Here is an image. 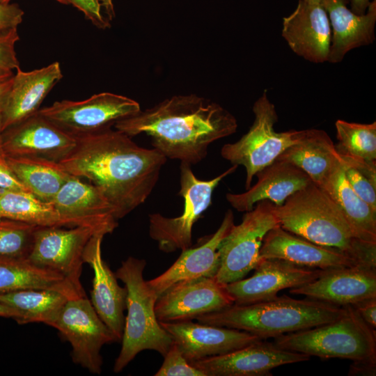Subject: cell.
<instances>
[{"mask_svg":"<svg viewBox=\"0 0 376 376\" xmlns=\"http://www.w3.org/2000/svg\"><path fill=\"white\" fill-rule=\"evenodd\" d=\"M155 376H205L204 373L191 365L173 341L164 356V361Z\"/></svg>","mask_w":376,"mask_h":376,"instance_id":"cell-36","label":"cell"},{"mask_svg":"<svg viewBox=\"0 0 376 376\" xmlns=\"http://www.w3.org/2000/svg\"><path fill=\"white\" fill-rule=\"evenodd\" d=\"M49 326L56 329L70 343L74 363L93 374L101 373V348L118 340L86 295L69 299Z\"/></svg>","mask_w":376,"mask_h":376,"instance_id":"cell-11","label":"cell"},{"mask_svg":"<svg viewBox=\"0 0 376 376\" xmlns=\"http://www.w3.org/2000/svg\"><path fill=\"white\" fill-rule=\"evenodd\" d=\"M63 76L57 61L27 72L18 68L1 113L2 130L36 113L43 100Z\"/></svg>","mask_w":376,"mask_h":376,"instance_id":"cell-25","label":"cell"},{"mask_svg":"<svg viewBox=\"0 0 376 376\" xmlns=\"http://www.w3.org/2000/svg\"><path fill=\"white\" fill-rule=\"evenodd\" d=\"M0 189L29 192L9 166L3 153H0Z\"/></svg>","mask_w":376,"mask_h":376,"instance_id":"cell-40","label":"cell"},{"mask_svg":"<svg viewBox=\"0 0 376 376\" xmlns=\"http://www.w3.org/2000/svg\"><path fill=\"white\" fill-rule=\"evenodd\" d=\"M277 159L295 164L320 185L340 160V156L325 131L309 129L304 130L299 141L288 147Z\"/></svg>","mask_w":376,"mask_h":376,"instance_id":"cell-29","label":"cell"},{"mask_svg":"<svg viewBox=\"0 0 376 376\" xmlns=\"http://www.w3.org/2000/svg\"><path fill=\"white\" fill-rule=\"evenodd\" d=\"M234 224L233 212L228 210L215 233L201 244L182 251L179 258L166 271L147 281L157 298L178 282L214 277L219 267L218 247Z\"/></svg>","mask_w":376,"mask_h":376,"instance_id":"cell-23","label":"cell"},{"mask_svg":"<svg viewBox=\"0 0 376 376\" xmlns=\"http://www.w3.org/2000/svg\"><path fill=\"white\" fill-rule=\"evenodd\" d=\"M104 237V234L97 233L90 239L84 249L83 260L93 270L91 302L118 341L122 338L124 329L127 290L119 285L115 273L102 258L101 244Z\"/></svg>","mask_w":376,"mask_h":376,"instance_id":"cell-20","label":"cell"},{"mask_svg":"<svg viewBox=\"0 0 376 376\" xmlns=\"http://www.w3.org/2000/svg\"><path fill=\"white\" fill-rule=\"evenodd\" d=\"M371 328L376 329V297L366 299L352 306Z\"/></svg>","mask_w":376,"mask_h":376,"instance_id":"cell-42","label":"cell"},{"mask_svg":"<svg viewBox=\"0 0 376 376\" xmlns=\"http://www.w3.org/2000/svg\"><path fill=\"white\" fill-rule=\"evenodd\" d=\"M159 322L189 363L226 354L261 340L244 331L191 320Z\"/></svg>","mask_w":376,"mask_h":376,"instance_id":"cell-18","label":"cell"},{"mask_svg":"<svg viewBox=\"0 0 376 376\" xmlns=\"http://www.w3.org/2000/svg\"><path fill=\"white\" fill-rule=\"evenodd\" d=\"M0 219L22 221L38 226H64L51 203L26 191L0 189Z\"/></svg>","mask_w":376,"mask_h":376,"instance_id":"cell-32","label":"cell"},{"mask_svg":"<svg viewBox=\"0 0 376 376\" xmlns=\"http://www.w3.org/2000/svg\"><path fill=\"white\" fill-rule=\"evenodd\" d=\"M65 227L90 226L111 233L118 226L115 209L95 186L71 175L51 202Z\"/></svg>","mask_w":376,"mask_h":376,"instance_id":"cell-17","label":"cell"},{"mask_svg":"<svg viewBox=\"0 0 376 376\" xmlns=\"http://www.w3.org/2000/svg\"><path fill=\"white\" fill-rule=\"evenodd\" d=\"M146 262L132 256L123 261L115 274L127 290V316L121 338L122 346L113 371H122L141 351L150 350L166 354L173 340L157 318V295L143 278Z\"/></svg>","mask_w":376,"mask_h":376,"instance_id":"cell-4","label":"cell"},{"mask_svg":"<svg viewBox=\"0 0 376 376\" xmlns=\"http://www.w3.org/2000/svg\"><path fill=\"white\" fill-rule=\"evenodd\" d=\"M6 160L31 194L51 203L63 184L71 177L57 162L32 157H9Z\"/></svg>","mask_w":376,"mask_h":376,"instance_id":"cell-30","label":"cell"},{"mask_svg":"<svg viewBox=\"0 0 376 376\" xmlns=\"http://www.w3.org/2000/svg\"><path fill=\"white\" fill-rule=\"evenodd\" d=\"M351 10L357 15H363L366 13L370 3V0H350Z\"/></svg>","mask_w":376,"mask_h":376,"instance_id":"cell-45","label":"cell"},{"mask_svg":"<svg viewBox=\"0 0 376 376\" xmlns=\"http://www.w3.org/2000/svg\"><path fill=\"white\" fill-rule=\"evenodd\" d=\"M274 206L268 200L258 202L222 240L218 247L219 267L214 277L219 283L226 285L242 279L255 268L265 235L279 226Z\"/></svg>","mask_w":376,"mask_h":376,"instance_id":"cell-9","label":"cell"},{"mask_svg":"<svg viewBox=\"0 0 376 376\" xmlns=\"http://www.w3.org/2000/svg\"><path fill=\"white\" fill-rule=\"evenodd\" d=\"M338 206L355 237L376 242V212L353 190L340 160L318 185Z\"/></svg>","mask_w":376,"mask_h":376,"instance_id":"cell-28","label":"cell"},{"mask_svg":"<svg viewBox=\"0 0 376 376\" xmlns=\"http://www.w3.org/2000/svg\"><path fill=\"white\" fill-rule=\"evenodd\" d=\"M260 258H279L314 269H333L357 266L346 253L313 243L277 226L264 237Z\"/></svg>","mask_w":376,"mask_h":376,"instance_id":"cell-22","label":"cell"},{"mask_svg":"<svg viewBox=\"0 0 376 376\" xmlns=\"http://www.w3.org/2000/svg\"><path fill=\"white\" fill-rule=\"evenodd\" d=\"M84 295V290L68 281L54 288L0 293V303L17 313L15 321L19 324L42 322L50 325L69 299Z\"/></svg>","mask_w":376,"mask_h":376,"instance_id":"cell-27","label":"cell"},{"mask_svg":"<svg viewBox=\"0 0 376 376\" xmlns=\"http://www.w3.org/2000/svg\"><path fill=\"white\" fill-rule=\"evenodd\" d=\"M281 34L290 49L314 63L328 61L331 29L320 3L299 0L297 8L283 17Z\"/></svg>","mask_w":376,"mask_h":376,"instance_id":"cell-19","label":"cell"},{"mask_svg":"<svg viewBox=\"0 0 376 376\" xmlns=\"http://www.w3.org/2000/svg\"><path fill=\"white\" fill-rule=\"evenodd\" d=\"M13 75V71L0 68V82L10 79Z\"/></svg>","mask_w":376,"mask_h":376,"instance_id":"cell-48","label":"cell"},{"mask_svg":"<svg viewBox=\"0 0 376 376\" xmlns=\"http://www.w3.org/2000/svg\"><path fill=\"white\" fill-rule=\"evenodd\" d=\"M257 182L241 194H226V200L239 212L251 210L258 202L268 200L281 206L292 194L313 182L301 169L281 159L258 171Z\"/></svg>","mask_w":376,"mask_h":376,"instance_id":"cell-24","label":"cell"},{"mask_svg":"<svg viewBox=\"0 0 376 376\" xmlns=\"http://www.w3.org/2000/svg\"><path fill=\"white\" fill-rule=\"evenodd\" d=\"M141 110L140 104L128 97L110 92L72 101L63 100L38 110V113L75 136L111 127L123 118Z\"/></svg>","mask_w":376,"mask_h":376,"instance_id":"cell-10","label":"cell"},{"mask_svg":"<svg viewBox=\"0 0 376 376\" xmlns=\"http://www.w3.org/2000/svg\"><path fill=\"white\" fill-rule=\"evenodd\" d=\"M38 226L28 260L36 265L55 271L79 290L83 254L90 239L104 231L90 226Z\"/></svg>","mask_w":376,"mask_h":376,"instance_id":"cell-12","label":"cell"},{"mask_svg":"<svg viewBox=\"0 0 376 376\" xmlns=\"http://www.w3.org/2000/svg\"><path fill=\"white\" fill-rule=\"evenodd\" d=\"M19 40L17 28L0 30V68L10 71L19 68L15 49Z\"/></svg>","mask_w":376,"mask_h":376,"instance_id":"cell-37","label":"cell"},{"mask_svg":"<svg viewBox=\"0 0 376 376\" xmlns=\"http://www.w3.org/2000/svg\"><path fill=\"white\" fill-rule=\"evenodd\" d=\"M274 213L283 229L346 253L355 237L338 206L313 182L274 206Z\"/></svg>","mask_w":376,"mask_h":376,"instance_id":"cell-6","label":"cell"},{"mask_svg":"<svg viewBox=\"0 0 376 376\" xmlns=\"http://www.w3.org/2000/svg\"><path fill=\"white\" fill-rule=\"evenodd\" d=\"M289 292L340 306H352L376 297V271L359 266L327 269L319 278L290 288Z\"/></svg>","mask_w":376,"mask_h":376,"instance_id":"cell-21","label":"cell"},{"mask_svg":"<svg viewBox=\"0 0 376 376\" xmlns=\"http://www.w3.org/2000/svg\"><path fill=\"white\" fill-rule=\"evenodd\" d=\"M13 77L7 80L0 82V113H1L3 109L6 100L10 89Z\"/></svg>","mask_w":376,"mask_h":376,"instance_id":"cell-44","label":"cell"},{"mask_svg":"<svg viewBox=\"0 0 376 376\" xmlns=\"http://www.w3.org/2000/svg\"><path fill=\"white\" fill-rule=\"evenodd\" d=\"M345 313L346 306L283 295L249 304H233L196 320L203 324L244 331L264 340L327 324Z\"/></svg>","mask_w":376,"mask_h":376,"instance_id":"cell-3","label":"cell"},{"mask_svg":"<svg viewBox=\"0 0 376 376\" xmlns=\"http://www.w3.org/2000/svg\"><path fill=\"white\" fill-rule=\"evenodd\" d=\"M348 0H320L332 29L328 62H341L350 50L375 41L376 0L370 2L367 13H354L347 7Z\"/></svg>","mask_w":376,"mask_h":376,"instance_id":"cell-26","label":"cell"},{"mask_svg":"<svg viewBox=\"0 0 376 376\" xmlns=\"http://www.w3.org/2000/svg\"><path fill=\"white\" fill-rule=\"evenodd\" d=\"M127 136L145 134L167 159L190 165L201 162L211 143L235 133V116L219 104L195 94L178 95L117 121Z\"/></svg>","mask_w":376,"mask_h":376,"instance_id":"cell-2","label":"cell"},{"mask_svg":"<svg viewBox=\"0 0 376 376\" xmlns=\"http://www.w3.org/2000/svg\"><path fill=\"white\" fill-rule=\"evenodd\" d=\"M55 1L65 5L69 4L68 0H55Z\"/></svg>","mask_w":376,"mask_h":376,"instance_id":"cell-50","label":"cell"},{"mask_svg":"<svg viewBox=\"0 0 376 376\" xmlns=\"http://www.w3.org/2000/svg\"><path fill=\"white\" fill-rule=\"evenodd\" d=\"M331 322L275 337L283 350L322 359L338 358L352 362L376 363V333L352 306Z\"/></svg>","mask_w":376,"mask_h":376,"instance_id":"cell-5","label":"cell"},{"mask_svg":"<svg viewBox=\"0 0 376 376\" xmlns=\"http://www.w3.org/2000/svg\"><path fill=\"white\" fill-rule=\"evenodd\" d=\"M339 155L348 183L376 212V161H367L342 153Z\"/></svg>","mask_w":376,"mask_h":376,"instance_id":"cell-34","label":"cell"},{"mask_svg":"<svg viewBox=\"0 0 376 376\" xmlns=\"http://www.w3.org/2000/svg\"><path fill=\"white\" fill-rule=\"evenodd\" d=\"M11 0H0V3L1 4H8L10 3Z\"/></svg>","mask_w":376,"mask_h":376,"instance_id":"cell-51","label":"cell"},{"mask_svg":"<svg viewBox=\"0 0 376 376\" xmlns=\"http://www.w3.org/2000/svg\"><path fill=\"white\" fill-rule=\"evenodd\" d=\"M38 226L0 219V258L27 259Z\"/></svg>","mask_w":376,"mask_h":376,"instance_id":"cell-35","label":"cell"},{"mask_svg":"<svg viewBox=\"0 0 376 376\" xmlns=\"http://www.w3.org/2000/svg\"><path fill=\"white\" fill-rule=\"evenodd\" d=\"M249 278L224 285L235 304H249L276 298L286 288L301 286L327 269L308 268L279 258H260Z\"/></svg>","mask_w":376,"mask_h":376,"instance_id":"cell-13","label":"cell"},{"mask_svg":"<svg viewBox=\"0 0 376 376\" xmlns=\"http://www.w3.org/2000/svg\"><path fill=\"white\" fill-rule=\"evenodd\" d=\"M335 127L339 153L376 161V122L363 124L338 120Z\"/></svg>","mask_w":376,"mask_h":376,"instance_id":"cell-33","label":"cell"},{"mask_svg":"<svg viewBox=\"0 0 376 376\" xmlns=\"http://www.w3.org/2000/svg\"><path fill=\"white\" fill-rule=\"evenodd\" d=\"M102 8H103L107 18L111 21L115 17V10L113 3V0H99Z\"/></svg>","mask_w":376,"mask_h":376,"instance_id":"cell-46","label":"cell"},{"mask_svg":"<svg viewBox=\"0 0 376 376\" xmlns=\"http://www.w3.org/2000/svg\"><path fill=\"white\" fill-rule=\"evenodd\" d=\"M234 304L224 285L214 277L178 282L158 297L155 311L159 322L192 320Z\"/></svg>","mask_w":376,"mask_h":376,"instance_id":"cell-14","label":"cell"},{"mask_svg":"<svg viewBox=\"0 0 376 376\" xmlns=\"http://www.w3.org/2000/svg\"><path fill=\"white\" fill-rule=\"evenodd\" d=\"M24 13L16 3H0V30L17 28L23 20Z\"/></svg>","mask_w":376,"mask_h":376,"instance_id":"cell-41","label":"cell"},{"mask_svg":"<svg viewBox=\"0 0 376 376\" xmlns=\"http://www.w3.org/2000/svg\"><path fill=\"white\" fill-rule=\"evenodd\" d=\"M77 139L75 148L58 164L100 189L113 206L117 219L146 201L166 162L163 154L138 146L111 127Z\"/></svg>","mask_w":376,"mask_h":376,"instance_id":"cell-1","label":"cell"},{"mask_svg":"<svg viewBox=\"0 0 376 376\" xmlns=\"http://www.w3.org/2000/svg\"><path fill=\"white\" fill-rule=\"evenodd\" d=\"M2 123H1V114L0 113V153H3L2 150Z\"/></svg>","mask_w":376,"mask_h":376,"instance_id":"cell-49","label":"cell"},{"mask_svg":"<svg viewBox=\"0 0 376 376\" xmlns=\"http://www.w3.org/2000/svg\"><path fill=\"white\" fill-rule=\"evenodd\" d=\"M307 354L288 351L263 340L226 354L190 362L205 376H268L281 366L306 361Z\"/></svg>","mask_w":376,"mask_h":376,"instance_id":"cell-16","label":"cell"},{"mask_svg":"<svg viewBox=\"0 0 376 376\" xmlns=\"http://www.w3.org/2000/svg\"><path fill=\"white\" fill-rule=\"evenodd\" d=\"M69 4L81 11L85 17L100 29L111 26L110 21L103 15L99 0H68Z\"/></svg>","mask_w":376,"mask_h":376,"instance_id":"cell-39","label":"cell"},{"mask_svg":"<svg viewBox=\"0 0 376 376\" xmlns=\"http://www.w3.org/2000/svg\"><path fill=\"white\" fill-rule=\"evenodd\" d=\"M376 363L368 362H352L350 366L348 375H375Z\"/></svg>","mask_w":376,"mask_h":376,"instance_id":"cell-43","label":"cell"},{"mask_svg":"<svg viewBox=\"0 0 376 376\" xmlns=\"http://www.w3.org/2000/svg\"><path fill=\"white\" fill-rule=\"evenodd\" d=\"M68 281L58 272L28 259L0 258V293L54 288Z\"/></svg>","mask_w":376,"mask_h":376,"instance_id":"cell-31","label":"cell"},{"mask_svg":"<svg viewBox=\"0 0 376 376\" xmlns=\"http://www.w3.org/2000/svg\"><path fill=\"white\" fill-rule=\"evenodd\" d=\"M0 317L13 318L15 320L17 317V314L10 307L0 303Z\"/></svg>","mask_w":376,"mask_h":376,"instance_id":"cell-47","label":"cell"},{"mask_svg":"<svg viewBox=\"0 0 376 376\" xmlns=\"http://www.w3.org/2000/svg\"><path fill=\"white\" fill-rule=\"evenodd\" d=\"M254 120L249 131L238 141L225 144L221 155L233 165L246 169L245 188L248 189L256 173L275 161L288 147L301 138L304 130L277 132L275 106L268 98L267 90L254 102Z\"/></svg>","mask_w":376,"mask_h":376,"instance_id":"cell-7","label":"cell"},{"mask_svg":"<svg viewBox=\"0 0 376 376\" xmlns=\"http://www.w3.org/2000/svg\"><path fill=\"white\" fill-rule=\"evenodd\" d=\"M306 1H308V2H313V3H320V0H304Z\"/></svg>","mask_w":376,"mask_h":376,"instance_id":"cell-52","label":"cell"},{"mask_svg":"<svg viewBox=\"0 0 376 376\" xmlns=\"http://www.w3.org/2000/svg\"><path fill=\"white\" fill-rule=\"evenodd\" d=\"M347 254L357 266L376 271V242L353 237Z\"/></svg>","mask_w":376,"mask_h":376,"instance_id":"cell-38","label":"cell"},{"mask_svg":"<svg viewBox=\"0 0 376 376\" xmlns=\"http://www.w3.org/2000/svg\"><path fill=\"white\" fill-rule=\"evenodd\" d=\"M76 136L63 131L38 112L2 132L5 156L40 157L59 162L75 148Z\"/></svg>","mask_w":376,"mask_h":376,"instance_id":"cell-15","label":"cell"},{"mask_svg":"<svg viewBox=\"0 0 376 376\" xmlns=\"http://www.w3.org/2000/svg\"><path fill=\"white\" fill-rule=\"evenodd\" d=\"M191 165L180 163V189L184 200L183 213L177 217H166L159 213L148 215L149 235L165 253L184 251L192 246V228L196 221L212 203L214 189L227 175L235 172L237 165L209 180H201L193 173Z\"/></svg>","mask_w":376,"mask_h":376,"instance_id":"cell-8","label":"cell"}]
</instances>
